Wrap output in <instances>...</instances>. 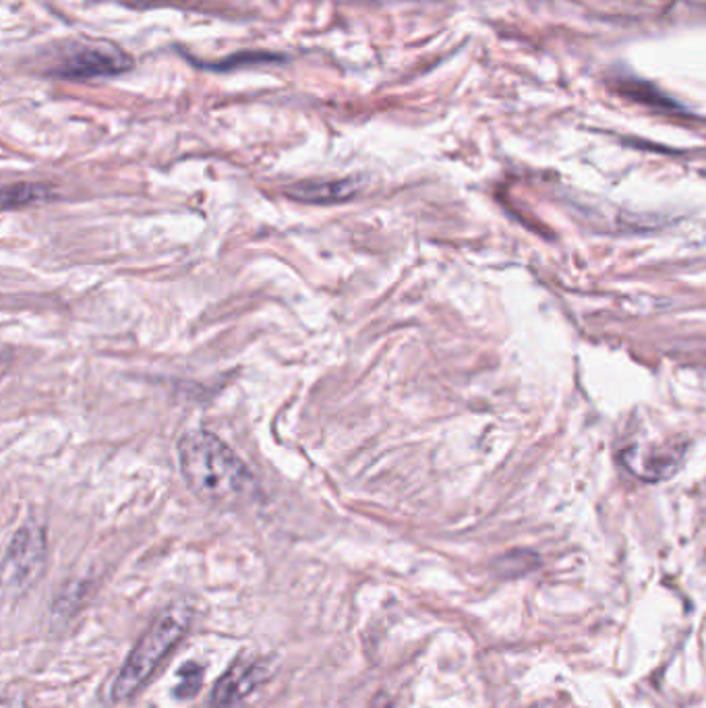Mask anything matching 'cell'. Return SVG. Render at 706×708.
<instances>
[{"label":"cell","instance_id":"1","mask_svg":"<svg viewBox=\"0 0 706 708\" xmlns=\"http://www.w3.org/2000/svg\"><path fill=\"white\" fill-rule=\"evenodd\" d=\"M179 464L189 489L214 506L237 504L255 487L247 464L208 431H189L181 437Z\"/></svg>","mask_w":706,"mask_h":708},{"label":"cell","instance_id":"2","mask_svg":"<svg viewBox=\"0 0 706 708\" xmlns=\"http://www.w3.org/2000/svg\"><path fill=\"white\" fill-rule=\"evenodd\" d=\"M191 622L193 611L185 603L168 605L156 615L150 628L141 634V638L133 646V651L129 653L121 671L116 673V680L110 692L114 702L133 698L147 684V680L154 675L160 663L172 653V648L189 632Z\"/></svg>","mask_w":706,"mask_h":708},{"label":"cell","instance_id":"3","mask_svg":"<svg viewBox=\"0 0 706 708\" xmlns=\"http://www.w3.org/2000/svg\"><path fill=\"white\" fill-rule=\"evenodd\" d=\"M46 568V535L36 524H25L13 535L5 555V593L25 595Z\"/></svg>","mask_w":706,"mask_h":708},{"label":"cell","instance_id":"4","mask_svg":"<svg viewBox=\"0 0 706 708\" xmlns=\"http://www.w3.org/2000/svg\"><path fill=\"white\" fill-rule=\"evenodd\" d=\"M133 67L131 58L114 46H71L58 63L52 67V73L65 79H102L114 77L129 71Z\"/></svg>","mask_w":706,"mask_h":708},{"label":"cell","instance_id":"5","mask_svg":"<svg viewBox=\"0 0 706 708\" xmlns=\"http://www.w3.org/2000/svg\"><path fill=\"white\" fill-rule=\"evenodd\" d=\"M268 665L259 659L234 661L212 690L208 708H234L268 680Z\"/></svg>","mask_w":706,"mask_h":708},{"label":"cell","instance_id":"6","mask_svg":"<svg viewBox=\"0 0 706 708\" xmlns=\"http://www.w3.org/2000/svg\"><path fill=\"white\" fill-rule=\"evenodd\" d=\"M626 466L644 481H663L673 477L684 462V448H653V450H626Z\"/></svg>","mask_w":706,"mask_h":708},{"label":"cell","instance_id":"7","mask_svg":"<svg viewBox=\"0 0 706 708\" xmlns=\"http://www.w3.org/2000/svg\"><path fill=\"white\" fill-rule=\"evenodd\" d=\"M359 179H340V181H319V183H301L288 191L290 197L305 203H338L346 201L359 193Z\"/></svg>","mask_w":706,"mask_h":708},{"label":"cell","instance_id":"8","mask_svg":"<svg viewBox=\"0 0 706 708\" xmlns=\"http://www.w3.org/2000/svg\"><path fill=\"white\" fill-rule=\"evenodd\" d=\"M85 595H87V588L83 582L65 584V588L56 595V599L52 603V611H50L52 628L67 626L71 619L77 615V611L81 609Z\"/></svg>","mask_w":706,"mask_h":708},{"label":"cell","instance_id":"9","mask_svg":"<svg viewBox=\"0 0 706 708\" xmlns=\"http://www.w3.org/2000/svg\"><path fill=\"white\" fill-rule=\"evenodd\" d=\"M203 686V667L197 661H187L179 671H176V684L172 688V696L176 700L193 698Z\"/></svg>","mask_w":706,"mask_h":708},{"label":"cell","instance_id":"10","mask_svg":"<svg viewBox=\"0 0 706 708\" xmlns=\"http://www.w3.org/2000/svg\"><path fill=\"white\" fill-rule=\"evenodd\" d=\"M48 195H50L48 187L19 183V185H13V187H7V189H5L3 203H5L7 210H11V208H25V205H32V203H36V201H42V199H46Z\"/></svg>","mask_w":706,"mask_h":708},{"label":"cell","instance_id":"11","mask_svg":"<svg viewBox=\"0 0 706 708\" xmlns=\"http://www.w3.org/2000/svg\"><path fill=\"white\" fill-rule=\"evenodd\" d=\"M539 564V557L531 551H512L504 557H499L495 562V568L499 574L504 576H516L524 574L528 570H533Z\"/></svg>","mask_w":706,"mask_h":708},{"label":"cell","instance_id":"12","mask_svg":"<svg viewBox=\"0 0 706 708\" xmlns=\"http://www.w3.org/2000/svg\"><path fill=\"white\" fill-rule=\"evenodd\" d=\"M268 61H280V56H272V54H259V52H251V54H237L230 56L226 61L214 63L212 69L214 71H228V69H237L241 65H251V63H268Z\"/></svg>","mask_w":706,"mask_h":708},{"label":"cell","instance_id":"13","mask_svg":"<svg viewBox=\"0 0 706 708\" xmlns=\"http://www.w3.org/2000/svg\"><path fill=\"white\" fill-rule=\"evenodd\" d=\"M371 708H392V702H390V698L386 694H379Z\"/></svg>","mask_w":706,"mask_h":708},{"label":"cell","instance_id":"14","mask_svg":"<svg viewBox=\"0 0 706 708\" xmlns=\"http://www.w3.org/2000/svg\"><path fill=\"white\" fill-rule=\"evenodd\" d=\"M3 708H23V702H21V698H17V696H5Z\"/></svg>","mask_w":706,"mask_h":708}]
</instances>
